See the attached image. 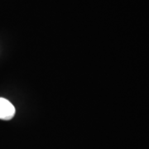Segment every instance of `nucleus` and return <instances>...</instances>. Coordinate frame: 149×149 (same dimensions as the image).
Instances as JSON below:
<instances>
[{"instance_id": "nucleus-1", "label": "nucleus", "mask_w": 149, "mask_h": 149, "mask_svg": "<svg viewBox=\"0 0 149 149\" xmlns=\"http://www.w3.org/2000/svg\"><path fill=\"white\" fill-rule=\"evenodd\" d=\"M15 107L4 98H0V119L10 120L15 115Z\"/></svg>"}]
</instances>
